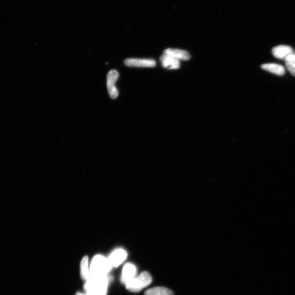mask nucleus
Listing matches in <instances>:
<instances>
[{"label":"nucleus","instance_id":"14","mask_svg":"<svg viewBox=\"0 0 295 295\" xmlns=\"http://www.w3.org/2000/svg\"><path fill=\"white\" fill-rule=\"evenodd\" d=\"M285 61L288 70L291 74L295 77V53L290 55Z\"/></svg>","mask_w":295,"mask_h":295},{"label":"nucleus","instance_id":"5","mask_svg":"<svg viewBox=\"0 0 295 295\" xmlns=\"http://www.w3.org/2000/svg\"><path fill=\"white\" fill-rule=\"evenodd\" d=\"M124 64L128 67H154L156 66V62L151 59H126Z\"/></svg>","mask_w":295,"mask_h":295},{"label":"nucleus","instance_id":"13","mask_svg":"<svg viewBox=\"0 0 295 295\" xmlns=\"http://www.w3.org/2000/svg\"><path fill=\"white\" fill-rule=\"evenodd\" d=\"M145 295H173V293L166 288L155 287L147 290Z\"/></svg>","mask_w":295,"mask_h":295},{"label":"nucleus","instance_id":"7","mask_svg":"<svg viewBox=\"0 0 295 295\" xmlns=\"http://www.w3.org/2000/svg\"><path fill=\"white\" fill-rule=\"evenodd\" d=\"M137 268L134 264H127L124 267L121 278L123 283L126 284L136 277Z\"/></svg>","mask_w":295,"mask_h":295},{"label":"nucleus","instance_id":"10","mask_svg":"<svg viewBox=\"0 0 295 295\" xmlns=\"http://www.w3.org/2000/svg\"><path fill=\"white\" fill-rule=\"evenodd\" d=\"M164 54L169 55L179 61H187L191 58L190 54L186 51L179 49H167L165 50Z\"/></svg>","mask_w":295,"mask_h":295},{"label":"nucleus","instance_id":"12","mask_svg":"<svg viewBox=\"0 0 295 295\" xmlns=\"http://www.w3.org/2000/svg\"><path fill=\"white\" fill-rule=\"evenodd\" d=\"M80 274L84 280H88L91 277V271L88 267V258L87 256L82 259L80 264Z\"/></svg>","mask_w":295,"mask_h":295},{"label":"nucleus","instance_id":"6","mask_svg":"<svg viewBox=\"0 0 295 295\" xmlns=\"http://www.w3.org/2000/svg\"><path fill=\"white\" fill-rule=\"evenodd\" d=\"M126 257V252L124 250L119 249L113 252L109 260L112 267H117L124 262Z\"/></svg>","mask_w":295,"mask_h":295},{"label":"nucleus","instance_id":"9","mask_svg":"<svg viewBox=\"0 0 295 295\" xmlns=\"http://www.w3.org/2000/svg\"><path fill=\"white\" fill-rule=\"evenodd\" d=\"M162 66L169 69H178L180 67V62L170 55L164 54L160 58Z\"/></svg>","mask_w":295,"mask_h":295},{"label":"nucleus","instance_id":"11","mask_svg":"<svg viewBox=\"0 0 295 295\" xmlns=\"http://www.w3.org/2000/svg\"><path fill=\"white\" fill-rule=\"evenodd\" d=\"M263 70H266L272 74H276L280 76L284 75L285 73V68L279 64L276 63H266L262 65Z\"/></svg>","mask_w":295,"mask_h":295},{"label":"nucleus","instance_id":"3","mask_svg":"<svg viewBox=\"0 0 295 295\" xmlns=\"http://www.w3.org/2000/svg\"><path fill=\"white\" fill-rule=\"evenodd\" d=\"M152 278L147 272H143L137 277H135L125 284L126 289L130 292L138 293L143 288L150 285Z\"/></svg>","mask_w":295,"mask_h":295},{"label":"nucleus","instance_id":"4","mask_svg":"<svg viewBox=\"0 0 295 295\" xmlns=\"http://www.w3.org/2000/svg\"><path fill=\"white\" fill-rule=\"evenodd\" d=\"M119 73L116 70H111L107 76V85H108V92L109 96L112 99H115L118 96V91L115 83L119 78Z\"/></svg>","mask_w":295,"mask_h":295},{"label":"nucleus","instance_id":"2","mask_svg":"<svg viewBox=\"0 0 295 295\" xmlns=\"http://www.w3.org/2000/svg\"><path fill=\"white\" fill-rule=\"evenodd\" d=\"M109 259L103 256L97 255L93 259L91 269V277H101L108 276L112 268Z\"/></svg>","mask_w":295,"mask_h":295},{"label":"nucleus","instance_id":"1","mask_svg":"<svg viewBox=\"0 0 295 295\" xmlns=\"http://www.w3.org/2000/svg\"><path fill=\"white\" fill-rule=\"evenodd\" d=\"M109 281L108 276L91 277L84 285L87 295H106Z\"/></svg>","mask_w":295,"mask_h":295},{"label":"nucleus","instance_id":"8","mask_svg":"<svg viewBox=\"0 0 295 295\" xmlns=\"http://www.w3.org/2000/svg\"><path fill=\"white\" fill-rule=\"evenodd\" d=\"M294 53L292 47L288 46L280 45L272 49V54L278 59L285 60L290 55Z\"/></svg>","mask_w":295,"mask_h":295},{"label":"nucleus","instance_id":"15","mask_svg":"<svg viewBox=\"0 0 295 295\" xmlns=\"http://www.w3.org/2000/svg\"><path fill=\"white\" fill-rule=\"evenodd\" d=\"M77 295H87V294L85 295V294H81V293H78V294H77Z\"/></svg>","mask_w":295,"mask_h":295}]
</instances>
